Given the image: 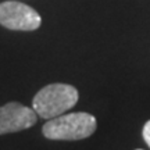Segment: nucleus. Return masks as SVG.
Instances as JSON below:
<instances>
[{"mask_svg": "<svg viewBox=\"0 0 150 150\" xmlns=\"http://www.w3.org/2000/svg\"><path fill=\"white\" fill-rule=\"evenodd\" d=\"M76 88L67 83H50L38 92L32 100V108L38 117L52 120L63 115L78 102Z\"/></svg>", "mask_w": 150, "mask_h": 150, "instance_id": "f257e3e1", "label": "nucleus"}, {"mask_svg": "<svg viewBox=\"0 0 150 150\" xmlns=\"http://www.w3.org/2000/svg\"><path fill=\"white\" fill-rule=\"evenodd\" d=\"M96 118L88 112H70L49 120L43 125V135L52 140H79L96 131Z\"/></svg>", "mask_w": 150, "mask_h": 150, "instance_id": "f03ea898", "label": "nucleus"}, {"mask_svg": "<svg viewBox=\"0 0 150 150\" xmlns=\"http://www.w3.org/2000/svg\"><path fill=\"white\" fill-rule=\"evenodd\" d=\"M42 18L32 7L20 1L0 3V25L13 31H35L40 27Z\"/></svg>", "mask_w": 150, "mask_h": 150, "instance_id": "7ed1b4c3", "label": "nucleus"}, {"mask_svg": "<svg viewBox=\"0 0 150 150\" xmlns=\"http://www.w3.org/2000/svg\"><path fill=\"white\" fill-rule=\"evenodd\" d=\"M38 114L21 103H7L0 107V135L18 132L36 124Z\"/></svg>", "mask_w": 150, "mask_h": 150, "instance_id": "20e7f679", "label": "nucleus"}, {"mask_svg": "<svg viewBox=\"0 0 150 150\" xmlns=\"http://www.w3.org/2000/svg\"><path fill=\"white\" fill-rule=\"evenodd\" d=\"M142 134H143V139H145V142L150 147V120L145 124V127H143V132H142Z\"/></svg>", "mask_w": 150, "mask_h": 150, "instance_id": "39448f33", "label": "nucleus"}, {"mask_svg": "<svg viewBox=\"0 0 150 150\" xmlns=\"http://www.w3.org/2000/svg\"><path fill=\"white\" fill-rule=\"evenodd\" d=\"M138 150H142V149H138Z\"/></svg>", "mask_w": 150, "mask_h": 150, "instance_id": "423d86ee", "label": "nucleus"}]
</instances>
